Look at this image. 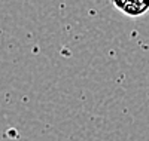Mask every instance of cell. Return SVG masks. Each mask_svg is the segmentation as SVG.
Here are the masks:
<instances>
[{
  "label": "cell",
  "instance_id": "6da1fadb",
  "mask_svg": "<svg viewBox=\"0 0 149 141\" xmlns=\"http://www.w3.org/2000/svg\"><path fill=\"white\" fill-rule=\"evenodd\" d=\"M112 5L131 18L142 17L149 10V0H113Z\"/></svg>",
  "mask_w": 149,
  "mask_h": 141
}]
</instances>
